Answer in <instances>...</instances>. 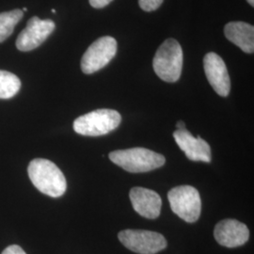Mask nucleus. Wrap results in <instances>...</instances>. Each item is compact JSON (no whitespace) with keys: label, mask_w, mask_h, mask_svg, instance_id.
I'll list each match as a JSON object with an SVG mask.
<instances>
[{"label":"nucleus","mask_w":254,"mask_h":254,"mask_svg":"<svg viewBox=\"0 0 254 254\" xmlns=\"http://www.w3.org/2000/svg\"><path fill=\"white\" fill-rule=\"evenodd\" d=\"M168 199L173 213L187 222H195L200 216V193L191 186H180L169 191Z\"/></svg>","instance_id":"39448f33"},{"label":"nucleus","mask_w":254,"mask_h":254,"mask_svg":"<svg viewBox=\"0 0 254 254\" xmlns=\"http://www.w3.org/2000/svg\"><path fill=\"white\" fill-rule=\"evenodd\" d=\"M21 88L18 77L7 71L0 70V99H9L17 94Z\"/></svg>","instance_id":"2eb2a0df"},{"label":"nucleus","mask_w":254,"mask_h":254,"mask_svg":"<svg viewBox=\"0 0 254 254\" xmlns=\"http://www.w3.org/2000/svg\"><path fill=\"white\" fill-rule=\"evenodd\" d=\"M248 2H249V4L251 5V6H253L254 7V0H247Z\"/></svg>","instance_id":"aec40b11"},{"label":"nucleus","mask_w":254,"mask_h":254,"mask_svg":"<svg viewBox=\"0 0 254 254\" xmlns=\"http://www.w3.org/2000/svg\"><path fill=\"white\" fill-rule=\"evenodd\" d=\"M121 122L122 117L118 111L114 109H97L75 119L73 130L82 136H104L115 130Z\"/></svg>","instance_id":"20e7f679"},{"label":"nucleus","mask_w":254,"mask_h":254,"mask_svg":"<svg viewBox=\"0 0 254 254\" xmlns=\"http://www.w3.org/2000/svg\"><path fill=\"white\" fill-rule=\"evenodd\" d=\"M27 173L37 190L47 196L59 198L65 193L66 179L63 172L52 161L44 158L33 159L28 165Z\"/></svg>","instance_id":"f257e3e1"},{"label":"nucleus","mask_w":254,"mask_h":254,"mask_svg":"<svg viewBox=\"0 0 254 254\" xmlns=\"http://www.w3.org/2000/svg\"><path fill=\"white\" fill-rule=\"evenodd\" d=\"M117 53V41L113 37H101L92 43L81 60L82 72L91 74L103 69Z\"/></svg>","instance_id":"0eeeda50"},{"label":"nucleus","mask_w":254,"mask_h":254,"mask_svg":"<svg viewBox=\"0 0 254 254\" xmlns=\"http://www.w3.org/2000/svg\"><path fill=\"white\" fill-rule=\"evenodd\" d=\"M109 157L113 163L131 173L151 172L162 167L166 162L162 154L139 147L111 152Z\"/></svg>","instance_id":"f03ea898"},{"label":"nucleus","mask_w":254,"mask_h":254,"mask_svg":"<svg viewBox=\"0 0 254 254\" xmlns=\"http://www.w3.org/2000/svg\"><path fill=\"white\" fill-rule=\"evenodd\" d=\"M118 237L126 248L138 254H157L168 245L162 235L146 230H124Z\"/></svg>","instance_id":"423d86ee"},{"label":"nucleus","mask_w":254,"mask_h":254,"mask_svg":"<svg viewBox=\"0 0 254 254\" xmlns=\"http://www.w3.org/2000/svg\"><path fill=\"white\" fill-rule=\"evenodd\" d=\"M133 208L137 214L149 219H155L160 215L162 200L154 190L144 188H133L129 193Z\"/></svg>","instance_id":"f8f14e48"},{"label":"nucleus","mask_w":254,"mask_h":254,"mask_svg":"<svg viewBox=\"0 0 254 254\" xmlns=\"http://www.w3.org/2000/svg\"><path fill=\"white\" fill-rule=\"evenodd\" d=\"M55 27L54 22L50 19L42 20L37 16L29 19L27 27L17 38V49L27 52L39 47L54 31Z\"/></svg>","instance_id":"6e6552de"},{"label":"nucleus","mask_w":254,"mask_h":254,"mask_svg":"<svg viewBox=\"0 0 254 254\" xmlns=\"http://www.w3.org/2000/svg\"><path fill=\"white\" fill-rule=\"evenodd\" d=\"M203 68L214 91L222 97H227L231 90V80L223 60L218 54L210 52L203 59Z\"/></svg>","instance_id":"1a4fd4ad"},{"label":"nucleus","mask_w":254,"mask_h":254,"mask_svg":"<svg viewBox=\"0 0 254 254\" xmlns=\"http://www.w3.org/2000/svg\"><path fill=\"white\" fill-rule=\"evenodd\" d=\"M27 8H24V9H23V11H27Z\"/></svg>","instance_id":"412c9836"},{"label":"nucleus","mask_w":254,"mask_h":254,"mask_svg":"<svg viewBox=\"0 0 254 254\" xmlns=\"http://www.w3.org/2000/svg\"><path fill=\"white\" fill-rule=\"evenodd\" d=\"M173 137L182 151L191 161L211 162V148L200 136L194 137L187 129L176 130Z\"/></svg>","instance_id":"9b49d317"},{"label":"nucleus","mask_w":254,"mask_h":254,"mask_svg":"<svg viewBox=\"0 0 254 254\" xmlns=\"http://www.w3.org/2000/svg\"><path fill=\"white\" fill-rule=\"evenodd\" d=\"M176 127H177V130L187 129V128H186V125H185V123H184L183 121H179V122L177 123V125H176Z\"/></svg>","instance_id":"6ab92c4d"},{"label":"nucleus","mask_w":254,"mask_h":254,"mask_svg":"<svg viewBox=\"0 0 254 254\" xmlns=\"http://www.w3.org/2000/svg\"><path fill=\"white\" fill-rule=\"evenodd\" d=\"M23 10L18 9L0 13V43L12 34L14 27L23 18Z\"/></svg>","instance_id":"4468645a"},{"label":"nucleus","mask_w":254,"mask_h":254,"mask_svg":"<svg viewBox=\"0 0 254 254\" xmlns=\"http://www.w3.org/2000/svg\"><path fill=\"white\" fill-rule=\"evenodd\" d=\"M225 36L243 52L253 54L254 51V27L245 22H230L224 27Z\"/></svg>","instance_id":"ddd939ff"},{"label":"nucleus","mask_w":254,"mask_h":254,"mask_svg":"<svg viewBox=\"0 0 254 254\" xmlns=\"http://www.w3.org/2000/svg\"><path fill=\"white\" fill-rule=\"evenodd\" d=\"M2 254H27L21 247L17 245H11L4 250Z\"/></svg>","instance_id":"f3484780"},{"label":"nucleus","mask_w":254,"mask_h":254,"mask_svg":"<svg viewBox=\"0 0 254 254\" xmlns=\"http://www.w3.org/2000/svg\"><path fill=\"white\" fill-rule=\"evenodd\" d=\"M214 236L219 245L236 248L249 240L250 231L246 224L236 219H224L216 225Z\"/></svg>","instance_id":"9d476101"},{"label":"nucleus","mask_w":254,"mask_h":254,"mask_svg":"<svg viewBox=\"0 0 254 254\" xmlns=\"http://www.w3.org/2000/svg\"><path fill=\"white\" fill-rule=\"evenodd\" d=\"M164 0H138L139 7L145 11H153L158 9Z\"/></svg>","instance_id":"dca6fc26"},{"label":"nucleus","mask_w":254,"mask_h":254,"mask_svg":"<svg viewBox=\"0 0 254 254\" xmlns=\"http://www.w3.org/2000/svg\"><path fill=\"white\" fill-rule=\"evenodd\" d=\"M91 7L95 9H102L108 6L112 0H89Z\"/></svg>","instance_id":"a211bd4d"},{"label":"nucleus","mask_w":254,"mask_h":254,"mask_svg":"<svg viewBox=\"0 0 254 254\" xmlns=\"http://www.w3.org/2000/svg\"><path fill=\"white\" fill-rule=\"evenodd\" d=\"M183 59L181 45L174 39H168L158 47L154 55V72L163 81H178L183 69Z\"/></svg>","instance_id":"7ed1b4c3"}]
</instances>
